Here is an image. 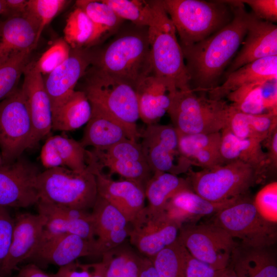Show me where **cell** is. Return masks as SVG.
Returning <instances> with one entry per match:
<instances>
[{"instance_id":"obj_1","label":"cell","mask_w":277,"mask_h":277,"mask_svg":"<svg viewBox=\"0 0 277 277\" xmlns=\"http://www.w3.org/2000/svg\"><path fill=\"white\" fill-rule=\"evenodd\" d=\"M227 2L232 8L230 21L205 39L182 48L190 86L194 92H208L216 86L246 36L248 13L245 5L239 0Z\"/></svg>"},{"instance_id":"obj_2","label":"cell","mask_w":277,"mask_h":277,"mask_svg":"<svg viewBox=\"0 0 277 277\" xmlns=\"http://www.w3.org/2000/svg\"><path fill=\"white\" fill-rule=\"evenodd\" d=\"M91 65L124 80L135 89L152 74L148 27L131 23L103 49L93 52Z\"/></svg>"},{"instance_id":"obj_3","label":"cell","mask_w":277,"mask_h":277,"mask_svg":"<svg viewBox=\"0 0 277 277\" xmlns=\"http://www.w3.org/2000/svg\"><path fill=\"white\" fill-rule=\"evenodd\" d=\"M174 24L182 48L205 39L231 19L232 6L226 1L161 0Z\"/></svg>"},{"instance_id":"obj_4","label":"cell","mask_w":277,"mask_h":277,"mask_svg":"<svg viewBox=\"0 0 277 277\" xmlns=\"http://www.w3.org/2000/svg\"><path fill=\"white\" fill-rule=\"evenodd\" d=\"M83 76V89L91 105L106 112L128 130L138 141L141 132L136 122L140 118L138 106L134 87L124 80L94 66L87 70Z\"/></svg>"},{"instance_id":"obj_5","label":"cell","mask_w":277,"mask_h":277,"mask_svg":"<svg viewBox=\"0 0 277 277\" xmlns=\"http://www.w3.org/2000/svg\"><path fill=\"white\" fill-rule=\"evenodd\" d=\"M154 18L148 27L152 74L179 90L190 89V77L175 26L161 0L154 1Z\"/></svg>"},{"instance_id":"obj_6","label":"cell","mask_w":277,"mask_h":277,"mask_svg":"<svg viewBox=\"0 0 277 277\" xmlns=\"http://www.w3.org/2000/svg\"><path fill=\"white\" fill-rule=\"evenodd\" d=\"M228 108L229 104L223 100L199 96L191 89H176L167 113L172 125L179 132L211 133L221 132L226 127Z\"/></svg>"},{"instance_id":"obj_7","label":"cell","mask_w":277,"mask_h":277,"mask_svg":"<svg viewBox=\"0 0 277 277\" xmlns=\"http://www.w3.org/2000/svg\"><path fill=\"white\" fill-rule=\"evenodd\" d=\"M192 190L203 198L221 202L245 196L263 177L250 165L235 161L187 173Z\"/></svg>"},{"instance_id":"obj_8","label":"cell","mask_w":277,"mask_h":277,"mask_svg":"<svg viewBox=\"0 0 277 277\" xmlns=\"http://www.w3.org/2000/svg\"><path fill=\"white\" fill-rule=\"evenodd\" d=\"M39 201L88 211L97 196L95 176L87 166L76 172L65 167L41 172L36 180Z\"/></svg>"},{"instance_id":"obj_9","label":"cell","mask_w":277,"mask_h":277,"mask_svg":"<svg viewBox=\"0 0 277 277\" xmlns=\"http://www.w3.org/2000/svg\"><path fill=\"white\" fill-rule=\"evenodd\" d=\"M212 223L239 239L243 246L271 247L276 241V224L263 219L253 201L245 196L215 213Z\"/></svg>"},{"instance_id":"obj_10","label":"cell","mask_w":277,"mask_h":277,"mask_svg":"<svg viewBox=\"0 0 277 277\" xmlns=\"http://www.w3.org/2000/svg\"><path fill=\"white\" fill-rule=\"evenodd\" d=\"M177 240L191 256L216 269L229 267L232 253L239 244L225 230L212 223L183 224Z\"/></svg>"},{"instance_id":"obj_11","label":"cell","mask_w":277,"mask_h":277,"mask_svg":"<svg viewBox=\"0 0 277 277\" xmlns=\"http://www.w3.org/2000/svg\"><path fill=\"white\" fill-rule=\"evenodd\" d=\"M32 125L21 89L0 102V149L4 163L14 162L29 149Z\"/></svg>"},{"instance_id":"obj_12","label":"cell","mask_w":277,"mask_h":277,"mask_svg":"<svg viewBox=\"0 0 277 277\" xmlns=\"http://www.w3.org/2000/svg\"><path fill=\"white\" fill-rule=\"evenodd\" d=\"M140 143L146 162L153 174L166 172L179 175L191 168L182 155L178 134L172 125H147L141 132Z\"/></svg>"},{"instance_id":"obj_13","label":"cell","mask_w":277,"mask_h":277,"mask_svg":"<svg viewBox=\"0 0 277 277\" xmlns=\"http://www.w3.org/2000/svg\"><path fill=\"white\" fill-rule=\"evenodd\" d=\"M87 165L110 174H117L125 180L136 182L144 187L152 173L145 159L140 143L129 138L103 150L87 151Z\"/></svg>"},{"instance_id":"obj_14","label":"cell","mask_w":277,"mask_h":277,"mask_svg":"<svg viewBox=\"0 0 277 277\" xmlns=\"http://www.w3.org/2000/svg\"><path fill=\"white\" fill-rule=\"evenodd\" d=\"M130 224L128 235L130 243L149 259L175 241L181 227L169 219L165 211H155L148 206Z\"/></svg>"},{"instance_id":"obj_15","label":"cell","mask_w":277,"mask_h":277,"mask_svg":"<svg viewBox=\"0 0 277 277\" xmlns=\"http://www.w3.org/2000/svg\"><path fill=\"white\" fill-rule=\"evenodd\" d=\"M38 168L20 156L0 165V206L24 208L37 204Z\"/></svg>"},{"instance_id":"obj_16","label":"cell","mask_w":277,"mask_h":277,"mask_svg":"<svg viewBox=\"0 0 277 277\" xmlns=\"http://www.w3.org/2000/svg\"><path fill=\"white\" fill-rule=\"evenodd\" d=\"M100 256L95 240L74 234L42 236L36 249L28 260L37 266H66L84 256Z\"/></svg>"},{"instance_id":"obj_17","label":"cell","mask_w":277,"mask_h":277,"mask_svg":"<svg viewBox=\"0 0 277 277\" xmlns=\"http://www.w3.org/2000/svg\"><path fill=\"white\" fill-rule=\"evenodd\" d=\"M23 75L24 82L21 89L25 98L32 125L30 149L35 147L40 141L50 133L52 111L43 76L36 69L34 62L28 63Z\"/></svg>"},{"instance_id":"obj_18","label":"cell","mask_w":277,"mask_h":277,"mask_svg":"<svg viewBox=\"0 0 277 277\" xmlns=\"http://www.w3.org/2000/svg\"><path fill=\"white\" fill-rule=\"evenodd\" d=\"M46 223L41 214L29 213L18 215L14 226L10 247L0 268V274H10L17 266L26 262L36 249Z\"/></svg>"},{"instance_id":"obj_19","label":"cell","mask_w":277,"mask_h":277,"mask_svg":"<svg viewBox=\"0 0 277 277\" xmlns=\"http://www.w3.org/2000/svg\"><path fill=\"white\" fill-rule=\"evenodd\" d=\"M93 51L89 48L71 49L69 57L43 77L52 110L64 102L75 90L78 82L92 64Z\"/></svg>"},{"instance_id":"obj_20","label":"cell","mask_w":277,"mask_h":277,"mask_svg":"<svg viewBox=\"0 0 277 277\" xmlns=\"http://www.w3.org/2000/svg\"><path fill=\"white\" fill-rule=\"evenodd\" d=\"M242 47L232 61L226 76L254 61L277 55V26L248 13L247 32Z\"/></svg>"},{"instance_id":"obj_21","label":"cell","mask_w":277,"mask_h":277,"mask_svg":"<svg viewBox=\"0 0 277 277\" xmlns=\"http://www.w3.org/2000/svg\"><path fill=\"white\" fill-rule=\"evenodd\" d=\"M96 178L97 195L117 208L130 223L145 207V187L132 181H115L88 166Z\"/></svg>"},{"instance_id":"obj_22","label":"cell","mask_w":277,"mask_h":277,"mask_svg":"<svg viewBox=\"0 0 277 277\" xmlns=\"http://www.w3.org/2000/svg\"><path fill=\"white\" fill-rule=\"evenodd\" d=\"M36 205L38 213L46 219L42 236L70 233L88 240H95L91 212L41 201Z\"/></svg>"},{"instance_id":"obj_23","label":"cell","mask_w":277,"mask_h":277,"mask_svg":"<svg viewBox=\"0 0 277 277\" xmlns=\"http://www.w3.org/2000/svg\"><path fill=\"white\" fill-rule=\"evenodd\" d=\"M91 212L100 256L122 244L128 237L126 217L114 206L97 195Z\"/></svg>"},{"instance_id":"obj_24","label":"cell","mask_w":277,"mask_h":277,"mask_svg":"<svg viewBox=\"0 0 277 277\" xmlns=\"http://www.w3.org/2000/svg\"><path fill=\"white\" fill-rule=\"evenodd\" d=\"M38 26L25 14L8 17L0 22V65L26 51H32L38 44Z\"/></svg>"},{"instance_id":"obj_25","label":"cell","mask_w":277,"mask_h":277,"mask_svg":"<svg viewBox=\"0 0 277 277\" xmlns=\"http://www.w3.org/2000/svg\"><path fill=\"white\" fill-rule=\"evenodd\" d=\"M176 89L168 82L153 74L143 80L135 88L140 118L147 125L158 123L167 113Z\"/></svg>"},{"instance_id":"obj_26","label":"cell","mask_w":277,"mask_h":277,"mask_svg":"<svg viewBox=\"0 0 277 277\" xmlns=\"http://www.w3.org/2000/svg\"><path fill=\"white\" fill-rule=\"evenodd\" d=\"M242 197L213 202L201 196L192 189H186L179 191L168 201L164 211L169 219L181 226L189 222L193 223L204 216L215 214Z\"/></svg>"},{"instance_id":"obj_27","label":"cell","mask_w":277,"mask_h":277,"mask_svg":"<svg viewBox=\"0 0 277 277\" xmlns=\"http://www.w3.org/2000/svg\"><path fill=\"white\" fill-rule=\"evenodd\" d=\"M235 109L259 115L277 114V80L264 81L245 85L226 97Z\"/></svg>"},{"instance_id":"obj_28","label":"cell","mask_w":277,"mask_h":277,"mask_svg":"<svg viewBox=\"0 0 277 277\" xmlns=\"http://www.w3.org/2000/svg\"><path fill=\"white\" fill-rule=\"evenodd\" d=\"M87 151L74 139L58 135L50 136L42 147L41 160L47 169L65 167L81 173L87 168Z\"/></svg>"},{"instance_id":"obj_29","label":"cell","mask_w":277,"mask_h":277,"mask_svg":"<svg viewBox=\"0 0 277 277\" xmlns=\"http://www.w3.org/2000/svg\"><path fill=\"white\" fill-rule=\"evenodd\" d=\"M91 106V117L80 141L84 148L91 146L103 150L127 138L135 141L121 122L98 107Z\"/></svg>"},{"instance_id":"obj_30","label":"cell","mask_w":277,"mask_h":277,"mask_svg":"<svg viewBox=\"0 0 277 277\" xmlns=\"http://www.w3.org/2000/svg\"><path fill=\"white\" fill-rule=\"evenodd\" d=\"M272 80H277V55L254 61L231 72L222 84L207 92L208 97L212 100H222L242 86Z\"/></svg>"},{"instance_id":"obj_31","label":"cell","mask_w":277,"mask_h":277,"mask_svg":"<svg viewBox=\"0 0 277 277\" xmlns=\"http://www.w3.org/2000/svg\"><path fill=\"white\" fill-rule=\"evenodd\" d=\"M177 132L180 151L191 166L207 169L225 163L220 152L221 132L193 134Z\"/></svg>"},{"instance_id":"obj_32","label":"cell","mask_w":277,"mask_h":277,"mask_svg":"<svg viewBox=\"0 0 277 277\" xmlns=\"http://www.w3.org/2000/svg\"><path fill=\"white\" fill-rule=\"evenodd\" d=\"M270 247L239 244L232 253L229 267L238 277H277L276 259Z\"/></svg>"},{"instance_id":"obj_33","label":"cell","mask_w":277,"mask_h":277,"mask_svg":"<svg viewBox=\"0 0 277 277\" xmlns=\"http://www.w3.org/2000/svg\"><path fill=\"white\" fill-rule=\"evenodd\" d=\"M220 152L225 163L241 161L254 168L264 178L269 164L262 143L235 136L227 128L221 131Z\"/></svg>"},{"instance_id":"obj_34","label":"cell","mask_w":277,"mask_h":277,"mask_svg":"<svg viewBox=\"0 0 277 277\" xmlns=\"http://www.w3.org/2000/svg\"><path fill=\"white\" fill-rule=\"evenodd\" d=\"M226 127L240 138L262 143L277 128V114H247L229 104Z\"/></svg>"},{"instance_id":"obj_35","label":"cell","mask_w":277,"mask_h":277,"mask_svg":"<svg viewBox=\"0 0 277 277\" xmlns=\"http://www.w3.org/2000/svg\"><path fill=\"white\" fill-rule=\"evenodd\" d=\"M52 111V130L70 131L88 123L91 116L92 106L84 91L75 90Z\"/></svg>"},{"instance_id":"obj_36","label":"cell","mask_w":277,"mask_h":277,"mask_svg":"<svg viewBox=\"0 0 277 277\" xmlns=\"http://www.w3.org/2000/svg\"><path fill=\"white\" fill-rule=\"evenodd\" d=\"M64 34V39L72 49L89 48L103 38L96 25L76 7L66 19Z\"/></svg>"},{"instance_id":"obj_37","label":"cell","mask_w":277,"mask_h":277,"mask_svg":"<svg viewBox=\"0 0 277 277\" xmlns=\"http://www.w3.org/2000/svg\"><path fill=\"white\" fill-rule=\"evenodd\" d=\"M186 189H192L187 179L166 172L154 173L145 186L147 206L154 210L164 211L168 201Z\"/></svg>"},{"instance_id":"obj_38","label":"cell","mask_w":277,"mask_h":277,"mask_svg":"<svg viewBox=\"0 0 277 277\" xmlns=\"http://www.w3.org/2000/svg\"><path fill=\"white\" fill-rule=\"evenodd\" d=\"M189 254L177 238L150 259L159 277H185Z\"/></svg>"},{"instance_id":"obj_39","label":"cell","mask_w":277,"mask_h":277,"mask_svg":"<svg viewBox=\"0 0 277 277\" xmlns=\"http://www.w3.org/2000/svg\"><path fill=\"white\" fill-rule=\"evenodd\" d=\"M123 20L138 27L150 26L155 15L154 1L102 0Z\"/></svg>"},{"instance_id":"obj_40","label":"cell","mask_w":277,"mask_h":277,"mask_svg":"<svg viewBox=\"0 0 277 277\" xmlns=\"http://www.w3.org/2000/svg\"><path fill=\"white\" fill-rule=\"evenodd\" d=\"M75 7L81 9L96 25L103 38L118 31L124 21L102 0H77Z\"/></svg>"},{"instance_id":"obj_41","label":"cell","mask_w":277,"mask_h":277,"mask_svg":"<svg viewBox=\"0 0 277 277\" xmlns=\"http://www.w3.org/2000/svg\"><path fill=\"white\" fill-rule=\"evenodd\" d=\"M32 51L22 53L0 65V102L17 89Z\"/></svg>"},{"instance_id":"obj_42","label":"cell","mask_w":277,"mask_h":277,"mask_svg":"<svg viewBox=\"0 0 277 277\" xmlns=\"http://www.w3.org/2000/svg\"><path fill=\"white\" fill-rule=\"evenodd\" d=\"M67 0H28L26 13L37 23V41L44 28L68 4Z\"/></svg>"},{"instance_id":"obj_43","label":"cell","mask_w":277,"mask_h":277,"mask_svg":"<svg viewBox=\"0 0 277 277\" xmlns=\"http://www.w3.org/2000/svg\"><path fill=\"white\" fill-rule=\"evenodd\" d=\"M71 48L64 38L55 40L34 62L36 69L46 76L63 63L69 56Z\"/></svg>"},{"instance_id":"obj_44","label":"cell","mask_w":277,"mask_h":277,"mask_svg":"<svg viewBox=\"0 0 277 277\" xmlns=\"http://www.w3.org/2000/svg\"><path fill=\"white\" fill-rule=\"evenodd\" d=\"M253 203L259 214L271 223H277V182H271L256 194Z\"/></svg>"},{"instance_id":"obj_45","label":"cell","mask_w":277,"mask_h":277,"mask_svg":"<svg viewBox=\"0 0 277 277\" xmlns=\"http://www.w3.org/2000/svg\"><path fill=\"white\" fill-rule=\"evenodd\" d=\"M106 264L100 262L84 264L76 260L59 268L57 271L51 274L52 277H105Z\"/></svg>"},{"instance_id":"obj_46","label":"cell","mask_w":277,"mask_h":277,"mask_svg":"<svg viewBox=\"0 0 277 277\" xmlns=\"http://www.w3.org/2000/svg\"><path fill=\"white\" fill-rule=\"evenodd\" d=\"M14 226L7 208L0 206V268L10 247Z\"/></svg>"},{"instance_id":"obj_47","label":"cell","mask_w":277,"mask_h":277,"mask_svg":"<svg viewBox=\"0 0 277 277\" xmlns=\"http://www.w3.org/2000/svg\"><path fill=\"white\" fill-rule=\"evenodd\" d=\"M249 6L257 18L272 23L277 21L276 0H241Z\"/></svg>"},{"instance_id":"obj_48","label":"cell","mask_w":277,"mask_h":277,"mask_svg":"<svg viewBox=\"0 0 277 277\" xmlns=\"http://www.w3.org/2000/svg\"><path fill=\"white\" fill-rule=\"evenodd\" d=\"M227 269H215L193 258L189 254L187 261L185 277H223Z\"/></svg>"},{"instance_id":"obj_49","label":"cell","mask_w":277,"mask_h":277,"mask_svg":"<svg viewBox=\"0 0 277 277\" xmlns=\"http://www.w3.org/2000/svg\"><path fill=\"white\" fill-rule=\"evenodd\" d=\"M141 258L130 249L118 277H140Z\"/></svg>"},{"instance_id":"obj_50","label":"cell","mask_w":277,"mask_h":277,"mask_svg":"<svg viewBox=\"0 0 277 277\" xmlns=\"http://www.w3.org/2000/svg\"><path fill=\"white\" fill-rule=\"evenodd\" d=\"M267 148L269 170H275L277 167V128L262 143Z\"/></svg>"},{"instance_id":"obj_51","label":"cell","mask_w":277,"mask_h":277,"mask_svg":"<svg viewBox=\"0 0 277 277\" xmlns=\"http://www.w3.org/2000/svg\"><path fill=\"white\" fill-rule=\"evenodd\" d=\"M28 0H5L8 17L23 16L26 13Z\"/></svg>"},{"instance_id":"obj_52","label":"cell","mask_w":277,"mask_h":277,"mask_svg":"<svg viewBox=\"0 0 277 277\" xmlns=\"http://www.w3.org/2000/svg\"><path fill=\"white\" fill-rule=\"evenodd\" d=\"M17 277H52L43 271L39 266L33 263H30L22 267Z\"/></svg>"},{"instance_id":"obj_53","label":"cell","mask_w":277,"mask_h":277,"mask_svg":"<svg viewBox=\"0 0 277 277\" xmlns=\"http://www.w3.org/2000/svg\"><path fill=\"white\" fill-rule=\"evenodd\" d=\"M140 277H159L150 259L141 256Z\"/></svg>"},{"instance_id":"obj_54","label":"cell","mask_w":277,"mask_h":277,"mask_svg":"<svg viewBox=\"0 0 277 277\" xmlns=\"http://www.w3.org/2000/svg\"><path fill=\"white\" fill-rule=\"evenodd\" d=\"M6 7L5 0H0V15L6 14Z\"/></svg>"},{"instance_id":"obj_55","label":"cell","mask_w":277,"mask_h":277,"mask_svg":"<svg viewBox=\"0 0 277 277\" xmlns=\"http://www.w3.org/2000/svg\"><path fill=\"white\" fill-rule=\"evenodd\" d=\"M3 163H4L3 160L2 156L1 155V152H0V165L3 164Z\"/></svg>"},{"instance_id":"obj_56","label":"cell","mask_w":277,"mask_h":277,"mask_svg":"<svg viewBox=\"0 0 277 277\" xmlns=\"http://www.w3.org/2000/svg\"><path fill=\"white\" fill-rule=\"evenodd\" d=\"M0 277H2V275H1V274H0Z\"/></svg>"}]
</instances>
